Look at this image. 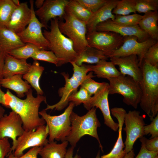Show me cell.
<instances>
[{
  "label": "cell",
  "mask_w": 158,
  "mask_h": 158,
  "mask_svg": "<svg viewBox=\"0 0 158 158\" xmlns=\"http://www.w3.org/2000/svg\"><path fill=\"white\" fill-rule=\"evenodd\" d=\"M25 94L26 98L22 99L8 90L5 94L6 104L8 108L20 116L25 130H34L46 123L44 119L40 117L39 111L41 103L46 102V97L40 95L34 97L31 88Z\"/></svg>",
  "instance_id": "1"
},
{
  "label": "cell",
  "mask_w": 158,
  "mask_h": 158,
  "mask_svg": "<svg viewBox=\"0 0 158 158\" xmlns=\"http://www.w3.org/2000/svg\"><path fill=\"white\" fill-rule=\"evenodd\" d=\"M141 68L142 96L139 104L151 120L158 114V67L143 61Z\"/></svg>",
  "instance_id": "2"
},
{
  "label": "cell",
  "mask_w": 158,
  "mask_h": 158,
  "mask_svg": "<svg viewBox=\"0 0 158 158\" xmlns=\"http://www.w3.org/2000/svg\"><path fill=\"white\" fill-rule=\"evenodd\" d=\"M58 21V18L51 20L50 30H44L43 34L49 43L48 49L59 59L60 66L74 62L77 53L74 49L73 41L60 31Z\"/></svg>",
  "instance_id": "3"
},
{
  "label": "cell",
  "mask_w": 158,
  "mask_h": 158,
  "mask_svg": "<svg viewBox=\"0 0 158 158\" xmlns=\"http://www.w3.org/2000/svg\"><path fill=\"white\" fill-rule=\"evenodd\" d=\"M97 108L93 107L83 116H80L73 111L70 116L71 129L66 141L71 146L75 147L80 139L85 135L95 138L98 142L100 147L103 151V147L97 132V128L101 124L97 117Z\"/></svg>",
  "instance_id": "4"
},
{
  "label": "cell",
  "mask_w": 158,
  "mask_h": 158,
  "mask_svg": "<svg viewBox=\"0 0 158 158\" xmlns=\"http://www.w3.org/2000/svg\"><path fill=\"white\" fill-rule=\"evenodd\" d=\"M62 19L58 18V26L61 32L73 42L74 50L78 52L88 46L86 39V23L76 18L65 8Z\"/></svg>",
  "instance_id": "5"
},
{
  "label": "cell",
  "mask_w": 158,
  "mask_h": 158,
  "mask_svg": "<svg viewBox=\"0 0 158 158\" xmlns=\"http://www.w3.org/2000/svg\"><path fill=\"white\" fill-rule=\"evenodd\" d=\"M109 94H118L123 97V102L137 109L142 96L140 84L131 77L123 75L109 79Z\"/></svg>",
  "instance_id": "6"
},
{
  "label": "cell",
  "mask_w": 158,
  "mask_h": 158,
  "mask_svg": "<svg viewBox=\"0 0 158 158\" xmlns=\"http://www.w3.org/2000/svg\"><path fill=\"white\" fill-rule=\"evenodd\" d=\"M75 106L70 102L64 112L57 116L51 115L44 109L39 112L49 128V141L66 140L71 130L70 116Z\"/></svg>",
  "instance_id": "7"
},
{
  "label": "cell",
  "mask_w": 158,
  "mask_h": 158,
  "mask_svg": "<svg viewBox=\"0 0 158 158\" xmlns=\"http://www.w3.org/2000/svg\"><path fill=\"white\" fill-rule=\"evenodd\" d=\"M124 38L118 34L110 31L95 30L87 33L86 35L88 46L102 52L108 58L122 45Z\"/></svg>",
  "instance_id": "8"
},
{
  "label": "cell",
  "mask_w": 158,
  "mask_h": 158,
  "mask_svg": "<svg viewBox=\"0 0 158 158\" xmlns=\"http://www.w3.org/2000/svg\"><path fill=\"white\" fill-rule=\"evenodd\" d=\"M144 119L143 116L140 115L139 111H129L126 113L124 120L125 127L123 129L126 134L124 143L126 154L133 149L137 139L145 135L144 128L145 124Z\"/></svg>",
  "instance_id": "9"
},
{
  "label": "cell",
  "mask_w": 158,
  "mask_h": 158,
  "mask_svg": "<svg viewBox=\"0 0 158 158\" xmlns=\"http://www.w3.org/2000/svg\"><path fill=\"white\" fill-rule=\"evenodd\" d=\"M49 135V129L47 125L38 126L35 130H24L17 138L14 155L20 157L29 148L43 146L48 141L47 138Z\"/></svg>",
  "instance_id": "10"
},
{
  "label": "cell",
  "mask_w": 158,
  "mask_h": 158,
  "mask_svg": "<svg viewBox=\"0 0 158 158\" xmlns=\"http://www.w3.org/2000/svg\"><path fill=\"white\" fill-rule=\"evenodd\" d=\"M30 4L32 12L31 21L26 28L17 34L24 43H31L40 49L47 50L48 49L49 43L44 37L42 29L44 27L35 14L34 1L30 0Z\"/></svg>",
  "instance_id": "11"
},
{
  "label": "cell",
  "mask_w": 158,
  "mask_h": 158,
  "mask_svg": "<svg viewBox=\"0 0 158 158\" xmlns=\"http://www.w3.org/2000/svg\"><path fill=\"white\" fill-rule=\"evenodd\" d=\"M157 42L150 37L144 41L139 42L135 36L124 37L122 45L118 49L111 53L108 58L136 55L138 57L139 65L141 67L145 54L150 47Z\"/></svg>",
  "instance_id": "12"
},
{
  "label": "cell",
  "mask_w": 158,
  "mask_h": 158,
  "mask_svg": "<svg viewBox=\"0 0 158 158\" xmlns=\"http://www.w3.org/2000/svg\"><path fill=\"white\" fill-rule=\"evenodd\" d=\"M20 116L14 111L4 114L0 119V139L9 138L12 140L11 153L14 151L17 138L24 131Z\"/></svg>",
  "instance_id": "13"
},
{
  "label": "cell",
  "mask_w": 158,
  "mask_h": 158,
  "mask_svg": "<svg viewBox=\"0 0 158 158\" xmlns=\"http://www.w3.org/2000/svg\"><path fill=\"white\" fill-rule=\"evenodd\" d=\"M68 0H46L40 8L35 11L39 20L47 30L48 23L56 18L63 19Z\"/></svg>",
  "instance_id": "14"
},
{
  "label": "cell",
  "mask_w": 158,
  "mask_h": 158,
  "mask_svg": "<svg viewBox=\"0 0 158 158\" xmlns=\"http://www.w3.org/2000/svg\"><path fill=\"white\" fill-rule=\"evenodd\" d=\"M109 83L104 82L102 87L91 97L90 100L91 108H99L101 111L104 119V123L115 132L118 128V123H116L111 115L109 108L108 97Z\"/></svg>",
  "instance_id": "15"
},
{
  "label": "cell",
  "mask_w": 158,
  "mask_h": 158,
  "mask_svg": "<svg viewBox=\"0 0 158 158\" xmlns=\"http://www.w3.org/2000/svg\"><path fill=\"white\" fill-rule=\"evenodd\" d=\"M61 74L65 80L64 86L60 88L58 91L59 96L61 97V99L55 104L52 105L47 104V107L44 109L45 110L54 109L60 111L63 109L68 104L69 97L77 91L78 88L84 81L73 74L70 78L68 74L65 72L61 73Z\"/></svg>",
  "instance_id": "16"
},
{
  "label": "cell",
  "mask_w": 158,
  "mask_h": 158,
  "mask_svg": "<svg viewBox=\"0 0 158 158\" xmlns=\"http://www.w3.org/2000/svg\"><path fill=\"white\" fill-rule=\"evenodd\" d=\"M111 61L119 68L120 72L123 75L129 76L136 81L140 83L142 77V72L140 66L139 60L136 55L110 58Z\"/></svg>",
  "instance_id": "17"
},
{
  "label": "cell",
  "mask_w": 158,
  "mask_h": 158,
  "mask_svg": "<svg viewBox=\"0 0 158 158\" xmlns=\"http://www.w3.org/2000/svg\"><path fill=\"white\" fill-rule=\"evenodd\" d=\"M95 30L97 31H110L118 34L123 36H135L139 42L144 41L150 38L149 36L142 30L138 25L127 26L118 25L110 19L98 24Z\"/></svg>",
  "instance_id": "18"
},
{
  "label": "cell",
  "mask_w": 158,
  "mask_h": 158,
  "mask_svg": "<svg viewBox=\"0 0 158 158\" xmlns=\"http://www.w3.org/2000/svg\"><path fill=\"white\" fill-rule=\"evenodd\" d=\"M31 17V10L28 3H20L13 10L6 27L18 34L26 28Z\"/></svg>",
  "instance_id": "19"
},
{
  "label": "cell",
  "mask_w": 158,
  "mask_h": 158,
  "mask_svg": "<svg viewBox=\"0 0 158 158\" xmlns=\"http://www.w3.org/2000/svg\"><path fill=\"white\" fill-rule=\"evenodd\" d=\"M111 111L113 116L117 119L118 121V138L111 151L107 154L101 156L100 158H123L126 154L123 150L125 146L123 140L122 129L125 116L127 112L125 109L121 107H114Z\"/></svg>",
  "instance_id": "20"
},
{
  "label": "cell",
  "mask_w": 158,
  "mask_h": 158,
  "mask_svg": "<svg viewBox=\"0 0 158 158\" xmlns=\"http://www.w3.org/2000/svg\"><path fill=\"white\" fill-rule=\"evenodd\" d=\"M118 0H109L108 1L98 10L93 13L86 23L87 33L95 30L96 26L99 24L108 20H113L115 15L112 11Z\"/></svg>",
  "instance_id": "21"
},
{
  "label": "cell",
  "mask_w": 158,
  "mask_h": 158,
  "mask_svg": "<svg viewBox=\"0 0 158 158\" xmlns=\"http://www.w3.org/2000/svg\"><path fill=\"white\" fill-rule=\"evenodd\" d=\"M31 65L28 63L26 60L18 59L6 54L3 71V78H8L16 75H23L28 72Z\"/></svg>",
  "instance_id": "22"
},
{
  "label": "cell",
  "mask_w": 158,
  "mask_h": 158,
  "mask_svg": "<svg viewBox=\"0 0 158 158\" xmlns=\"http://www.w3.org/2000/svg\"><path fill=\"white\" fill-rule=\"evenodd\" d=\"M25 43L17 34L6 27H0V52L8 54Z\"/></svg>",
  "instance_id": "23"
},
{
  "label": "cell",
  "mask_w": 158,
  "mask_h": 158,
  "mask_svg": "<svg viewBox=\"0 0 158 158\" xmlns=\"http://www.w3.org/2000/svg\"><path fill=\"white\" fill-rule=\"evenodd\" d=\"M23 75H16L0 80L1 87L11 90L15 92L19 98L23 97L31 88V86L26 81L23 80Z\"/></svg>",
  "instance_id": "24"
},
{
  "label": "cell",
  "mask_w": 158,
  "mask_h": 158,
  "mask_svg": "<svg viewBox=\"0 0 158 158\" xmlns=\"http://www.w3.org/2000/svg\"><path fill=\"white\" fill-rule=\"evenodd\" d=\"M68 143L66 140L57 144L56 141L48 140L41 147L38 154L41 158H65Z\"/></svg>",
  "instance_id": "25"
},
{
  "label": "cell",
  "mask_w": 158,
  "mask_h": 158,
  "mask_svg": "<svg viewBox=\"0 0 158 158\" xmlns=\"http://www.w3.org/2000/svg\"><path fill=\"white\" fill-rule=\"evenodd\" d=\"M77 53L74 62L79 66H81L84 63L96 64L101 60H107L108 59L102 52L89 46Z\"/></svg>",
  "instance_id": "26"
},
{
  "label": "cell",
  "mask_w": 158,
  "mask_h": 158,
  "mask_svg": "<svg viewBox=\"0 0 158 158\" xmlns=\"http://www.w3.org/2000/svg\"><path fill=\"white\" fill-rule=\"evenodd\" d=\"M44 69L37 61L34 60L28 72L23 75V78L35 90L37 95H43L44 94L39 82Z\"/></svg>",
  "instance_id": "27"
},
{
  "label": "cell",
  "mask_w": 158,
  "mask_h": 158,
  "mask_svg": "<svg viewBox=\"0 0 158 158\" xmlns=\"http://www.w3.org/2000/svg\"><path fill=\"white\" fill-rule=\"evenodd\" d=\"M158 12L151 11L143 15L138 25L151 38L157 41L158 39Z\"/></svg>",
  "instance_id": "28"
},
{
  "label": "cell",
  "mask_w": 158,
  "mask_h": 158,
  "mask_svg": "<svg viewBox=\"0 0 158 158\" xmlns=\"http://www.w3.org/2000/svg\"><path fill=\"white\" fill-rule=\"evenodd\" d=\"M91 71L96 74L98 78L106 79L109 80L116 77L121 74L115 65L111 61L102 60L95 65H89Z\"/></svg>",
  "instance_id": "29"
},
{
  "label": "cell",
  "mask_w": 158,
  "mask_h": 158,
  "mask_svg": "<svg viewBox=\"0 0 158 158\" xmlns=\"http://www.w3.org/2000/svg\"><path fill=\"white\" fill-rule=\"evenodd\" d=\"M66 8L76 18L86 23L93 13L84 8L77 0H68Z\"/></svg>",
  "instance_id": "30"
},
{
  "label": "cell",
  "mask_w": 158,
  "mask_h": 158,
  "mask_svg": "<svg viewBox=\"0 0 158 158\" xmlns=\"http://www.w3.org/2000/svg\"><path fill=\"white\" fill-rule=\"evenodd\" d=\"M16 7L12 0H0V27H6Z\"/></svg>",
  "instance_id": "31"
},
{
  "label": "cell",
  "mask_w": 158,
  "mask_h": 158,
  "mask_svg": "<svg viewBox=\"0 0 158 158\" xmlns=\"http://www.w3.org/2000/svg\"><path fill=\"white\" fill-rule=\"evenodd\" d=\"M40 49L35 45L25 43L23 46L13 50L8 54L17 58L27 60L31 58L33 54Z\"/></svg>",
  "instance_id": "32"
},
{
  "label": "cell",
  "mask_w": 158,
  "mask_h": 158,
  "mask_svg": "<svg viewBox=\"0 0 158 158\" xmlns=\"http://www.w3.org/2000/svg\"><path fill=\"white\" fill-rule=\"evenodd\" d=\"M92 96L84 88L80 87L79 90L72 95L68 98L69 102H72L75 106L83 104L84 107L89 110L91 107L90 100Z\"/></svg>",
  "instance_id": "33"
},
{
  "label": "cell",
  "mask_w": 158,
  "mask_h": 158,
  "mask_svg": "<svg viewBox=\"0 0 158 158\" xmlns=\"http://www.w3.org/2000/svg\"><path fill=\"white\" fill-rule=\"evenodd\" d=\"M136 0H118L116 6L112 11L114 15L124 16L130 13H136Z\"/></svg>",
  "instance_id": "34"
},
{
  "label": "cell",
  "mask_w": 158,
  "mask_h": 158,
  "mask_svg": "<svg viewBox=\"0 0 158 158\" xmlns=\"http://www.w3.org/2000/svg\"><path fill=\"white\" fill-rule=\"evenodd\" d=\"M143 17V15L136 13L124 16L115 15V18L112 21L114 23L118 25L133 26L138 25Z\"/></svg>",
  "instance_id": "35"
},
{
  "label": "cell",
  "mask_w": 158,
  "mask_h": 158,
  "mask_svg": "<svg viewBox=\"0 0 158 158\" xmlns=\"http://www.w3.org/2000/svg\"><path fill=\"white\" fill-rule=\"evenodd\" d=\"M34 60L42 61L51 63L59 66V60L51 51L41 49L35 53L32 56Z\"/></svg>",
  "instance_id": "36"
},
{
  "label": "cell",
  "mask_w": 158,
  "mask_h": 158,
  "mask_svg": "<svg viewBox=\"0 0 158 158\" xmlns=\"http://www.w3.org/2000/svg\"><path fill=\"white\" fill-rule=\"evenodd\" d=\"M158 9V0H136V12L145 14Z\"/></svg>",
  "instance_id": "37"
},
{
  "label": "cell",
  "mask_w": 158,
  "mask_h": 158,
  "mask_svg": "<svg viewBox=\"0 0 158 158\" xmlns=\"http://www.w3.org/2000/svg\"><path fill=\"white\" fill-rule=\"evenodd\" d=\"M95 76L92 75L85 80L82 83L80 87L85 89L92 96L94 95L102 87L104 82L99 83L97 82L92 79Z\"/></svg>",
  "instance_id": "38"
},
{
  "label": "cell",
  "mask_w": 158,
  "mask_h": 158,
  "mask_svg": "<svg viewBox=\"0 0 158 158\" xmlns=\"http://www.w3.org/2000/svg\"><path fill=\"white\" fill-rule=\"evenodd\" d=\"M143 61L158 67V42L148 49L144 55Z\"/></svg>",
  "instance_id": "39"
},
{
  "label": "cell",
  "mask_w": 158,
  "mask_h": 158,
  "mask_svg": "<svg viewBox=\"0 0 158 158\" xmlns=\"http://www.w3.org/2000/svg\"><path fill=\"white\" fill-rule=\"evenodd\" d=\"M109 0H77L83 6L94 13L105 5Z\"/></svg>",
  "instance_id": "40"
},
{
  "label": "cell",
  "mask_w": 158,
  "mask_h": 158,
  "mask_svg": "<svg viewBox=\"0 0 158 158\" xmlns=\"http://www.w3.org/2000/svg\"><path fill=\"white\" fill-rule=\"evenodd\" d=\"M151 120V123L144 128L145 135L150 134L151 135L150 139L158 137V114Z\"/></svg>",
  "instance_id": "41"
},
{
  "label": "cell",
  "mask_w": 158,
  "mask_h": 158,
  "mask_svg": "<svg viewBox=\"0 0 158 158\" xmlns=\"http://www.w3.org/2000/svg\"><path fill=\"white\" fill-rule=\"evenodd\" d=\"M146 138L143 136L140 138L141 142L140 151L134 158H158V152H152L147 150L145 147V140Z\"/></svg>",
  "instance_id": "42"
},
{
  "label": "cell",
  "mask_w": 158,
  "mask_h": 158,
  "mask_svg": "<svg viewBox=\"0 0 158 158\" xmlns=\"http://www.w3.org/2000/svg\"><path fill=\"white\" fill-rule=\"evenodd\" d=\"M11 147L8 138L0 139V158H6L11 153Z\"/></svg>",
  "instance_id": "43"
},
{
  "label": "cell",
  "mask_w": 158,
  "mask_h": 158,
  "mask_svg": "<svg viewBox=\"0 0 158 158\" xmlns=\"http://www.w3.org/2000/svg\"><path fill=\"white\" fill-rule=\"evenodd\" d=\"M41 147H36L32 148L25 154L20 157L16 156L13 153L11 152L6 158H37V156Z\"/></svg>",
  "instance_id": "44"
},
{
  "label": "cell",
  "mask_w": 158,
  "mask_h": 158,
  "mask_svg": "<svg viewBox=\"0 0 158 158\" xmlns=\"http://www.w3.org/2000/svg\"><path fill=\"white\" fill-rule=\"evenodd\" d=\"M145 147L149 151L152 152H158V137L150 139L146 138Z\"/></svg>",
  "instance_id": "45"
},
{
  "label": "cell",
  "mask_w": 158,
  "mask_h": 158,
  "mask_svg": "<svg viewBox=\"0 0 158 158\" xmlns=\"http://www.w3.org/2000/svg\"><path fill=\"white\" fill-rule=\"evenodd\" d=\"M75 147L71 146L67 150L65 158H81L80 157L76 154L75 156L73 157L74 149ZM99 153V152L96 158H100Z\"/></svg>",
  "instance_id": "46"
},
{
  "label": "cell",
  "mask_w": 158,
  "mask_h": 158,
  "mask_svg": "<svg viewBox=\"0 0 158 158\" xmlns=\"http://www.w3.org/2000/svg\"><path fill=\"white\" fill-rule=\"evenodd\" d=\"M5 54L0 52V80L3 78V71Z\"/></svg>",
  "instance_id": "47"
},
{
  "label": "cell",
  "mask_w": 158,
  "mask_h": 158,
  "mask_svg": "<svg viewBox=\"0 0 158 158\" xmlns=\"http://www.w3.org/2000/svg\"><path fill=\"white\" fill-rule=\"evenodd\" d=\"M1 87V86L0 84V104L7 107L5 97V93L2 90Z\"/></svg>",
  "instance_id": "48"
},
{
  "label": "cell",
  "mask_w": 158,
  "mask_h": 158,
  "mask_svg": "<svg viewBox=\"0 0 158 158\" xmlns=\"http://www.w3.org/2000/svg\"><path fill=\"white\" fill-rule=\"evenodd\" d=\"M44 1V0H36L35 4L36 8L38 9L41 8L43 5Z\"/></svg>",
  "instance_id": "49"
},
{
  "label": "cell",
  "mask_w": 158,
  "mask_h": 158,
  "mask_svg": "<svg viewBox=\"0 0 158 158\" xmlns=\"http://www.w3.org/2000/svg\"><path fill=\"white\" fill-rule=\"evenodd\" d=\"M135 153L134 150H132L126 154L123 158H134Z\"/></svg>",
  "instance_id": "50"
},
{
  "label": "cell",
  "mask_w": 158,
  "mask_h": 158,
  "mask_svg": "<svg viewBox=\"0 0 158 158\" xmlns=\"http://www.w3.org/2000/svg\"><path fill=\"white\" fill-rule=\"evenodd\" d=\"M5 112V109L0 104V119L4 116Z\"/></svg>",
  "instance_id": "51"
},
{
  "label": "cell",
  "mask_w": 158,
  "mask_h": 158,
  "mask_svg": "<svg viewBox=\"0 0 158 158\" xmlns=\"http://www.w3.org/2000/svg\"><path fill=\"white\" fill-rule=\"evenodd\" d=\"M12 1L13 3L16 6H19L20 4V1L18 0H12Z\"/></svg>",
  "instance_id": "52"
}]
</instances>
